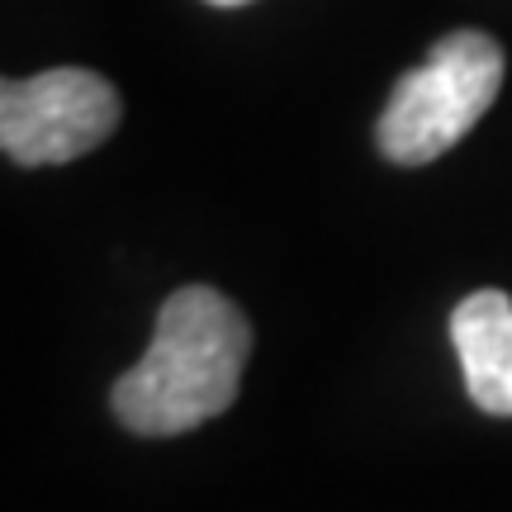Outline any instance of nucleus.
<instances>
[{"label":"nucleus","instance_id":"f03ea898","mask_svg":"<svg viewBox=\"0 0 512 512\" xmlns=\"http://www.w3.org/2000/svg\"><path fill=\"white\" fill-rule=\"evenodd\" d=\"M503 86V48L479 29H456L399 76L380 114V152L399 166H427L489 114Z\"/></svg>","mask_w":512,"mask_h":512},{"label":"nucleus","instance_id":"39448f33","mask_svg":"<svg viewBox=\"0 0 512 512\" xmlns=\"http://www.w3.org/2000/svg\"><path fill=\"white\" fill-rule=\"evenodd\" d=\"M209 5H223V10H233V5H252V0H209Z\"/></svg>","mask_w":512,"mask_h":512},{"label":"nucleus","instance_id":"f257e3e1","mask_svg":"<svg viewBox=\"0 0 512 512\" xmlns=\"http://www.w3.org/2000/svg\"><path fill=\"white\" fill-rule=\"evenodd\" d=\"M247 356V313L209 285H185L157 313L143 361L114 384V418L138 437H181L233 408Z\"/></svg>","mask_w":512,"mask_h":512},{"label":"nucleus","instance_id":"7ed1b4c3","mask_svg":"<svg viewBox=\"0 0 512 512\" xmlns=\"http://www.w3.org/2000/svg\"><path fill=\"white\" fill-rule=\"evenodd\" d=\"M124 119L119 91L100 72L53 67L29 81L0 76V152L19 166L76 162Z\"/></svg>","mask_w":512,"mask_h":512},{"label":"nucleus","instance_id":"20e7f679","mask_svg":"<svg viewBox=\"0 0 512 512\" xmlns=\"http://www.w3.org/2000/svg\"><path fill=\"white\" fill-rule=\"evenodd\" d=\"M451 342L479 413L512 418V294H465L451 313Z\"/></svg>","mask_w":512,"mask_h":512}]
</instances>
